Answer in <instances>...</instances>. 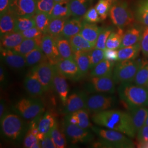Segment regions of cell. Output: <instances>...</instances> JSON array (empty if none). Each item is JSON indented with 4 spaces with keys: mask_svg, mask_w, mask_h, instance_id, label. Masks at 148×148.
<instances>
[{
    "mask_svg": "<svg viewBox=\"0 0 148 148\" xmlns=\"http://www.w3.org/2000/svg\"><path fill=\"white\" fill-rule=\"evenodd\" d=\"M92 120L98 126L120 132L131 138L136 136L137 132L128 112L109 109L94 113Z\"/></svg>",
    "mask_w": 148,
    "mask_h": 148,
    "instance_id": "1",
    "label": "cell"
},
{
    "mask_svg": "<svg viewBox=\"0 0 148 148\" xmlns=\"http://www.w3.org/2000/svg\"><path fill=\"white\" fill-rule=\"evenodd\" d=\"M90 128L100 138L99 141L94 144L95 147L133 148L135 147L130 137L120 132L93 126Z\"/></svg>",
    "mask_w": 148,
    "mask_h": 148,
    "instance_id": "2",
    "label": "cell"
},
{
    "mask_svg": "<svg viewBox=\"0 0 148 148\" xmlns=\"http://www.w3.org/2000/svg\"><path fill=\"white\" fill-rule=\"evenodd\" d=\"M0 121L3 136L11 141H21L29 130L26 122L18 114L7 112Z\"/></svg>",
    "mask_w": 148,
    "mask_h": 148,
    "instance_id": "3",
    "label": "cell"
},
{
    "mask_svg": "<svg viewBox=\"0 0 148 148\" xmlns=\"http://www.w3.org/2000/svg\"><path fill=\"white\" fill-rule=\"evenodd\" d=\"M117 92L122 101L128 109L138 106H148V88L135 85L133 82L120 84Z\"/></svg>",
    "mask_w": 148,
    "mask_h": 148,
    "instance_id": "4",
    "label": "cell"
},
{
    "mask_svg": "<svg viewBox=\"0 0 148 148\" xmlns=\"http://www.w3.org/2000/svg\"><path fill=\"white\" fill-rule=\"evenodd\" d=\"M143 60L133 59L118 61L115 63L112 77L116 84L133 82Z\"/></svg>",
    "mask_w": 148,
    "mask_h": 148,
    "instance_id": "5",
    "label": "cell"
},
{
    "mask_svg": "<svg viewBox=\"0 0 148 148\" xmlns=\"http://www.w3.org/2000/svg\"><path fill=\"white\" fill-rule=\"evenodd\" d=\"M12 109L24 119L32 121L42 115L45 108L42 102L39 99L24 98L16 102Z\"/></svg>",
    "mask_w": 148,
    "mask_h": 148,
    "instance_id": "6",
    "label": "cell"
},
{
    "mask_svg": "<svg viewBox=\"0 0 148 148\" xmlns=\"http://www.w3.org/2000/svg\"><path fill=\"white\" fill-rule=\"evenodd\" d=\"M109 16L112 23L119 28L132 26L134 22L133 13L125 1L116 0L111 6Z\"/></svg>",
    "mask_w": 148,
    "mask_h": 148,
    "instance_id": "7",
    "label": "cell"
},
{
    "mask_svg": "<svg viewBox=\"0 0 148 148\" xmlns=\"http://www.w3.org/2000/svg\"><path fill=\"white\" fill-rule=\"evenodd\" d=\"M116 102V98L114 96L95 94L88 97L86 109L93 113L105 111L115 106Z\"/></svg>",
    "mask_w": 148,
    "mask_h": 148,
    "instance_id": "8",
    "label": "cell"
},
{
    "mask_svg": "<svg viewBox=\"0 0 148 148\" xmlns=\"http://www.w3.org/2000/svg\"><path fill=\"white\" fill-rule=\"evenodd\" d=\"M115 84L112 76L91 77L86 90L92 93L112 94L115 92Z\"/></svg>",
    "mask_w": 148,
    "mask_h": 148,
    "instance_id": "9",
    "label": "cell"
},
{
    "mask_svg": "<svg viewBox=\"0 0 148 148\" xmlns=\"http://www.w3.org/2000/svg\"><path fill=\"white\" fill-rule=\"evenodd\" d=\"M64 128L65 134L71 143H87L93 139V135L87 129L70 123L65 118Z\"/></svg>",
    "mask_w": 148,
    "mask_h": 148,
    "instance_id": "10",
    "label": "cell"
},
{
    "mask_svg": "<svg viewBox=\"0 0 148 148\" xmlns=\"http://www.w3.org/2000/svg\"><path fill=\"white\" fill-rule=\"evenodd\" d=\"M32 69L36 75L45 92L53 89L54 65L46 60L33 66Z\"/></svg>",
    "mask_w": 148,
    "mask_h": 148,
    "instance_id": "11",
    "label": "cell"
},
{
    "mask_svg": "<svg viewBox=\"0 0 148 148\" xmlns=\"http://www.w3.org/2000/svg\"><path fill=\"white\" fill-rule=\"evenodd\" d=\"M37 0H11L10 10L16 16L32 17L36 14Z\"/></svg>",
    "mask_w": 148,
    "mask_h": 148,
    "instance_id": "12",
    "label": "cell"
},
{
    "mask_svg": "<svg viewBox=\"0 0 148 148\" xmlns=\"http://www.w3.org/2000/svg\"><path fill=\"white\" fill-rule=\"evenodd\" d=\"M56 65L67 79L76 82L84 77L74 59H61Z\"/></svg>",
    "mask_w": 148,
    "mask_h": 148,
    "instance_id": "13",
    "label": "cell"
},
{
    "mask_svg": "<svg viewBox=\"0 0 148 148\" xmlns=\"http://www.w3.org/2000/svg\"><path fill=\"white\" fill-rule=\"evenodd\" d=\"M1 58L10 68L21 70L27 66L25 56L13 49L1 48Z\"/></svg>",
    "mask_w": 148,
    "mask_h": 148,
    "instance_id": "14",
    "label": "cell"
},
{
    "mask_svg": "<svg viewBox=\"0 0 148 148\" xmlns=\"http://www.w3.org/2000/svg\"><path fill=\"white\" fill-rule=\"evenodd\" d=\"M41 47L48 61L52 65H56L62 59L57 46L56 38L52 36L45 34L43 36Z\"/></svg>",
    "mask_w": 148,
    "mask_h": 148,
    "instance_id": "15",
    "label": "cell"
},
{
    "mask_svg": "<svg viewBox=\"0 0 148 148\" xmlns=\"http://www.w3.org/2000/svg\"><path fill=\"white\" fill-rule=\"evenodd\" d=\"M87 99V95L83 91H77L72 93L68 97L64 106V112L69 114L81 109H86Z\"/></svg>",
    "mask_w": 148,
    "mask_h": 148,
    "instance_id": "16",
    "label": "cell"
},
{
    "mask_svg": "<svg viewBox=\"0 0 148 148\" xmlns=\"http://www.w3.org/2000/svg\"><path fill=\"white\" fill-rule=\"evenodd\" d=\"M53 88L58 94L64 106H65L68 99L69 86L66 78L60 72L56 65H54Z\"/></svg>",
    "mask_w": 148,
    "mask_h": 148,
    "instance_id": "17",
    "label": "cell"
},
{
    "mask_svg": "<svg viewBox=\"0 0 148 148\" xmlns=\"http://www.w3.org/2000/svg\"><path fill=\"white\" fill-rule=\"evenodd\" d=\"M24 87L27 92L33 97H40L45 92L36 75L32 69L24 79Z\"/></svg>",
    "mask_w": 148,
    "mask_h": 148,
    "instance_id": "18",
    "label": "cell"
},
{
    "mask_svg": "<svg viewBox=\"0 0 148 148\" xmlns=\"http://www.w3.org/2000/svg\"><path fill=\"white\" fill-rule=\"evenodd\" d=\"M143 30V27L132 25L124 33L120 48L132 46L140 42Z\"/></svg>",
    "mask_w": 148,
    "mask_h": 148,
    "instance_id": "19",
    "label": "cell"
},
{
    "mask_svg": "<svg viewBox=\"0 0 148 148\" xmlns=\"http://www.w3.org/2000/svg\"><path fill=\"white\" fill-rule=\"evenodd\" d=\"M134 129L138 131L145 125L148 115L147 106H138L129 109Z\"/></svg>",
    "mask_w": 148,
    "mask_h": 148,
    "instance_id": "20",
    "label": "cell"
},
{
    "mask_svg": "<svg viewBox=\"0 0 148 148\" xmlns=\"http://www.w3.org/2000/svg\"><path fill=\"white\" fill-rule=\"evenodd\" d=\"M102 29L103 27H98L95 23L83 21V25L79 34L86 40L95 46Z\"/></svg>",
    "mask_w": 148,
    "mask_h": 148,
    "instance_id": "21",
    "label": "cell"
},
{
    "mask_svg": "<svg viewBox=\"0 0 148 148\" xmlns=\"http://www.w3.org/2000/svg\"><path fill=\"white\" fill-rule=\"evenodd\" d=\"M21 32H11L1 36V48L13 49L24 40Z\"/></svg>",
    "mask_w": 148,
    "mask_h": 148,
    "instance_id": "22",
    "label": "cell"
},
{
    "mask_svg": "<svg viewBox=\"0 0 148 148\" xmlns=\"http://www.w3.org/2000/svg\"><path fill=\"white\" fill-rule=\"evenodd\" d=\"M82 25L83 21L81 18H74L67 19L60 36L69 40L71 37L79 34Z\"/></svg>",
    "mask_w": 148,
    "mask_h": 148,
    "instance_id": "23",
    "label": "cell"
},
{
    "mask_svg": "<svg viewBox=\"0 0 148 148\" xmlns=\"http://www.w3.org/2000/svg\"><path fill=\"white\" fill-rule=\"evenodd\" d=\"M115 65V62H111L104 59L92 69L90 76H112Z\"/></svg>",
    "mask_w": 148,
    "mask_h": 148,
    "instance_id": "24",
    "label": "cell"
},
{
    "mask_svg": "<svg viewBox=\"0 0 148 148\" xmlns=\"http://www.w3.org/2000/svg\"><path fill=\"white\" fill-rule=\"evenodd\" d=\"M92 0H70L69 3L71 16L74 18H83L90 8Z\"/></svg>",
    "mask_w": 148,
    "mask_h": 148,
    "instance_id": "25",
    "label": "cell"
},
{
    "mask_svg": "<svg viewBox=\"0 0 148 148\" xmlns=\"http://www.w3.org/2000/svg\"><path fill=\"white\" fill-rule=\"evenodd\" d=\"M16 16L9 10L4 14L1 16L0 34L1 36L14 32Z\"/></svg>",
    "mask_w": 148,
    "mask_h": 148,
    "instance_id": "26",
    "label": "cell"
},
{
    "mask_svg": "<svg viewBox=\"0 0 148 148\" xmlns=\"http://www.w3.org/2000/svg\"><path fill=\"white\" fill-rule=\"evenodd\" d=\"M69 41L74 53L77 52H90L95 46L88 42L78 34L69 39Z\"/></svg>",
    "mask_w": 148,
    "mask_h": 148,
    "instance_id": "27",
    "label": "cell"
},
{
    "mask_svg": "<svg viewBox=\"0 0 148 148\" xmlns=\"http://www.w3.org/2000/svg\"><path fill=\"white\" fill-rule=\"evenodd\" d=\"M140 51V42L132 46L119 48L118 50V61L136 59L138 57Z\"/></svg>",
    "mask_w": 148,
    "mask_h": 148,
    "instance_id": "28",
    "label": "cell"
},
{
    "mask_svg": "<svg viewBox=\"0 0 148 148\" xmlns=\"http://www.w3.org/2000/svg\"><path fill=\"white\" fill-rule=\"evenodd\" d=\"M42 37L36 39L24 38L21 43L14 48L13 50L25 56L37 46L41 47Z\"/></svg>",
    "mask_w": 148,
    "mask_h": 148,
    "instance_id": "29",
    "label": "cell"
},
{
    "mask_svg": "<svg viewBox=\"0 0 148 148\" xmlns=\"http://www.w3.org/2000/svg\"><path fill=\"white\" fill-rule=\"evenodd\" d=\"M57 46L62 59H74V53L69 40L59 36L56 38Z\"/></svg>",
    "mask_w": 148,
    "mask_h": 148,
    "instance_id": "30",
    "label": "cell"
},
{
    "mask_svg": "<svg viewBox=\"0 0 148 148\" xmlns=\"http://www.w3.org/2000/svg\"><path fill=\"white\" fill-rule=\"evenodd\" d=\"M27 66H34L44 61L48 60L41 47L37 46L25 56Z\"/></svg>",
    "mask_w": 148,
    "mask_h": 148,
    "instance_id": "31",
    "label": "cell"
},
{
    "mask_svg": "<svg viewBox=\"0 0 148 148\" xmlns=\"http://www.w3.org/2000/svg\"><path fill=\"white\" fill-rule=\"evenodd\" d=\"M56 123L53 115L50 112H47L39 120L37 128L40 132L47 134L50 133Z\"/></svg>",
    "mask_w": 148,
    "mask_h": 148,
    "instance_id": "32",
    "label": "cell"
},
{
    "mask_svg": "<svg viewBox=\"0 0 148 148\" xmlns=\"http://www.w3.org/2000/svg\"><path fill=\"white\" fill-rule=\"evenodd\" d=\"M70 1H66L56 3L53 7L52 11L50 13L51 18H68L70 16H71L69 6Z\"/></svg>",
    "mask_w": 148,
    "mask_h": 148,
    "instance_id": "33",
    "label": "cell"
},
{
    "mask_svg": "<svg viewBox=\"0 0 148 148\" xmlns=\"http://www.w3.org/2000/svg\"><path fill=\"white\" fill-rule=\"evenodd\" d=\"M67 19L65 18H51L48 27L47 34L55 38L60 36Z\"/></svg>",
    "mask_w": 148,
    "mask_h": 148,
    "instance_id": "34",
    "label": "cell"
},
{
    "mask_svg": "<svg viewBox=\"0 0 148 148\" xmlns=\"http://www.w3.org/2000/svg\"><path fill=\"white\" fill-rule=\"evenodd\" d=\"M74 60L77 64L81 73L85 76L90 69L89 52H77L74 53Z\"/></svg>",
    "mask_w": 148,
    "mask_h": 148,
    "instance_id": "35",
    "label": "cell"
},
{
    "mask_svg": "<svg viewBox=\"0 0 148 148\" xmlns=\"http://www.w3.org/2000/svg\"><path fill=\"white\" fill-rule=\"evenodd\" d=\"M133 83L138 86L148 87V60H143V64L136 75Z\"/></svg>",
    "mask_w": 148,
    "mask_h": 148,
    "instance_id": "36",
    "label": "cell"
},
{
    "mask_svg": "<svg viewBox=\"0 0 148 148\" xmlns=\"http://www.w3.org/2000/svg\"><path fill=\"white\" fill-rule=\"evenodd\" d=\"M124 32L123 29L117 27L116 31H113L108 37L106 43V47L109 49H119L121 45Z\"/></svg>",
    "mask_w": 148,
    "mask_h": 148,
    "instance_id": "37",
    "label": "cell"
},
{
    "mask_svg": "<svg viewBox=\"0 0 148 148\" xmlns=\"http://www.w3.org/2000/svg\"><path fill=\"white\" fill-rule=\"evenodd\" d=\"M36 27V23L34 16H16L14 32H21Z\"/></svg>",
    "mask_w": 148,
    "mask_h": 148,
    "instance_id": "38",
    "label": "cell"
},
{
    "mask_svg": "<svg viewBox=\"0 0 148 148\" xmlns=\"http://www.w3.org/2000/svg\"><path fill=\"white\" fill-rule=\"evenodd\" d=\"M34 18L36 23V27L44 35L47 34L48 27L51 20L50 14L44 12H36Z\"/></svg>",
    "mask_w": 148,
    "mask_h": 148,
    "instance_id": "39",
    "label": "cell"
},
{
    "mask_svg": "<svg viewBox=\"0 0 148 148\" xmlns=\"http://www.w3.org/2000/svg\"><path fill=\"white\" fill-rule=\"evenodd\" d=\"M49 134L56 145V148H64L66 147L65 136L59 128L57 123H56Z\"/></svg>",
    "mask_w": 148,
    "mask_h": 148,
    "instance_id": "40",
    "label": "cell"
},
{
    "mask_svg": "<svg viewBox=\"0 0 148 148\" xmlns=\"http://www.w3.org/2000/svg\"><path fill=\"white\" fill-rule=\"evenodd\" d=\"M116 0H99L95 6L101 21L106 19L108 16L111 6Z\"/></svg>",
    "mask_w": 148,
    "mask_h": 148,
    "instance_id": "41",
    "label": "cell"
},
{
    "mask_svg": "<svg viewBox=\"0 0 148 148\" xmlns=\"http://www.w3.org/2000/svg\"><path fill=\"white\" fill-rule=\"evenodd\" d=\"M136 18L145 27H148V5L144 0L141 1L138 5Z\"/></svg>",
    "mask_w": 148,
    "mask_h": 148,
    "instance_id": "42",
    "label": "cell"
},
{
    "mask_svg": "<svg viewBox=\"0 0 148 148\" xmlns=\"http://www.w3.org/2000/svg\"><path fill=\"white\" fill-rule=\"evenodd\" d=\"M113 32V28L111 27H103L99 36L98 37L97 42L95 43V48L101 49L102 50H105L106 49V43L108 38L111 32Z\"/></svg>",
    "mask_w": 148,
    "mask_h": 148,
    "instance_id": "43",
    "label": "cell"
},
{
    "mask_svg": "<svg viewBox=\"0 0 148 148\" xmlns=\"http://www.w3.org/2000/svg\"><path fill=\"white\" fill-rule=\"evenodd\" d=\"M88 112L86 109H84L73 112L77 117L78 120L77 125L79 127L87 129L92 126L90 121Z\"/></svg>",
    "mask_w": 148,
    "mask_h": 148,
    "instance_id": "44",
    "label": "cell"
},
{
    "mask_svg": "<svg viewBox=\"0 0 148 148\" xmlns=\"http://www.w3.org/2000/svg\"><path fill=\"white\" fill-rule=\"evenodd\" d=\"M90 60V69H93L95 65L104 59V50L93 48L89 52Z\"/></svg>",
    "mask_w": 148,
    "mask_h": 148,
    "instance_id": "45",
    "label": "cell"
},
{
    "mask_svg": "<svg viewBox=\"0 0 148 148\" xmlns=\"http://www.w3.org/2000/svg\"><path fill=\"white\" fill-rule=\"evenodd\" d=\"M148 143V125H144L136 134V145L138 148H145Z\"/></svg>",
    "mask_w": 148,
    "mask_h": 148,
    "instance_id": "46",
    "label": "cell"
},
{
    "mask_svg": "<svg viewBox=\"0 0 148 148\" xmlns=\"http://www.w3.org/2000/svg\"><path fill=\"white\" fill-rule=\"evenodd\" d=\"M24 147L27 148H41L40 141L37 137L32 133L29 130L27 131L24 137Z\"/></svg>",
    "mask_w": 148,
    "mask_h": 148,
    "instance_id": "47",
    "label": "cell"
},
{
    "mask_svg": "<svg viewBox=\"0 0 148 148\" xmlns=\"http://www.w3.org/2000/svg\"><path fill=\"white\" fill-rule=\"evenodd\" d=\"M55 3L54 0H37L36 12H44L50 14Z\"/></svg>",
    "mask_w": 148,
    "mask_h": 148,
    "instance_id": "48",
    "label": "cell"
},
{
    "mask_svg": "<svg viewBox=\"0 0 148 148\" xmlns=\"http://www.w3.org/2000/svg\"><path fill=\"white\" fill-rule=\"evenodd\" d=\"M84 21L90 23H96L101 21V18L95 7H90L83 16Z\"/></svg>",
    "mask_w": 148,
    "mask_h": 148,
    "instance_id": "49",
    "label": "cell"
},
{
    "mask_svg": "<svg viewBox=\"0 0 148 148\" xmlns=\"http://www.w3.org/2000/svg\"><path fill=\"white\" fill-rule=\"evenodd\" d=\"M141 51L143 55L148 58V27H143L142 36L140 41Z\"/></svg>",
    "mask_w": 148,
    "mask_h": 148,
    "instance_id": "50",
    "label": "cell"
},
{
    "mask_svg": "<svg viewBox=\"0 0 148 148\" xmlns=\"http://www.w3.org/2000/svg\"><path fill=\"white\" fill-rule=\"evenodd\" d=\"M24 38H33L36 39L38 38L42 37L44 34L41 32L37 27H32L30 29H28L25 31L21 32Z\"/></svg>",
    "mask_w": 148,
    "mask_h": 148,
    "instance_id": "51",
    "label": "cell"
},
{
    "mask_svg": "<svg viewBox=\"0 0 148 148\" xmlns=\"http://www.w3.org/2000/svg\"><path fill=\"white\" fill-rule=\"evenodd\" d=\"M104 59L111 62H116L118 61V51L106 48L104 50Z\"/></svg>",
    "mask_w": 148,
    "mask_h": 148,
    "instance_id": "52",
    "label": "cell"
},
{
    "mask_svg": "<svg viewBox=\"0 0 148 148\" xmlns=\"http://www.w3.org/2000/svg\"><path fill=\"white\" fill-rule=\"evenodd\" d=\"M40 143L41 148H56V145L49 133L45 135L42 140L40 141Z\"/></svg>",
    "mask_w": 148,
    "mask_h": 148,
    "instance_id": "53",
    "label": "cell"
},
{
    "mask_svg": "<svg viewBox=\"0 0 148 148\" xmlns=\"http://www.w3.org/2000/svg\"><path fill=\"white\" fill-rule=\"evenodd\" d=\"M11 0H0V16L9 11Z\"/></svg>",
    "mask_w": 148,
    "mask_h": 148,
    "instance_id": "54",
    "label": "cell"
},
{
    "mask_svg": "<svg viewBox=\"0 0 148 148\" xmlns=\"http://www.w3.org/2000/svg\"><path fill=\"white\" fill-rule=\"evenodd\" d=\"M7 73L3 66L1 65L0 68V84L1 87H4L7 85Z\"/></svg>",
    "mask_w": 148,
    "mask_h": 148,
    "instance_id": "55",
    "label": "cell"
},
{
    "mask_svg": "<svg viewBox=\"0 0 148 148\" xmlns=\"http://www.w3.org/2000/svg\"><path fill=\"white\" fill-rule=\"evenodd\" d=\"M7 112V105L5 101L3 99L1 100L0 103V120L5 116Z\"/></svg>",
    "mask_w": 148,
    "mask_h": 148,
    "instance_id": "56",
    "label": "cell"
},
{
    "mask_svg": "<svg viewBox=\"0 0 148 148\" xmlns=\"http://www.w3.org/2000/svg\"><path fill=\"white\" fill-rule=\"evenodd\" d=\"M56 3L57 2H63V1H70V0H54Z\"/></svg>",
    "mask_w": 148,
    "mask_h": 148,
    "instance_id": "57",
    "label": "cell"
},
{
    "mask_svg": "<svg viewBox=\"0 0 148 148\" xmlns=\"http://www.w3.org/2000/svg\"><path fill=\"white\" fill-rule=\"evenodd\" d=\"M145 125H148V117H147V120H146V122H145Z\"/></svg>",
    "mask_w": 148,
    "mask_h": 148,
    "instance_id": "58",
    "label": "cell"
},
{
    "mask_svg": "<svg viewBox=\"0 0 148 148\" xmlns=\"http://www.w3.org/2000/svg\"><path fill=\"white\" fill-rule=\"evenodd\" d=\"M144 1H145V3L147 4V5H148V0H144Z\"/></svg>",
    "mask_w": 148,
    "mask_h": 148,
    "instance_id": "59",
    "label": "cell"
},
{
    "mask_svg": "<svg viewBox=\"0 0 148 148\" xmlns=\"http://www.w3.org/2000/svg\"><path fill=\"white\" fill-rule=\"evenodd\" d=\"M145 148H148V143L147 144V145H145Z\"/></svg>",
    "mask_w": 148,
    "mask_h": 148,
    "instance_id": "60",
    "label": "cell"
},
{
    "mask_svg": "<svg viewBox=\"0 0 148 148\" xmlns=\"http://www.w3.org/2000/svg\"></svg>",
    "mask_w": 148,
    "mask_h": 148,
    "instance_id": "61",
    "label": "cell"
}]
</instances>
